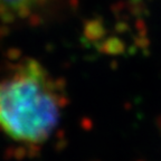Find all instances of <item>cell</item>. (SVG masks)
I'll list each match as a JSON object with an SVG mask.
<instances>
[{"label":"cell","mask_w":161,"mask_h":161,"mask_svg":"<svg viewBox=\"0 0 161 161\" xmlns=\"http://www.w3.org/2000/svg\"><path fill=\"white\" fill-rule=\"evenodd\" d=\"M63 92L35 59L21 62L0 77V131L27 144L48 140L59 123Z\"/></svg>","instance_id":"6da1fadb"},{"label":"cell","mask_w":161,"mask_h":161,"mask_svg":"<svg viewBox=\"0 0 161 161\" xmlns=\"http://www.w3.org/2000/svg\"><path fill=\"white\" fill-rule=\"evenodd\" d=\"M50 0H0V16H25Z\"/></svg>","instance_id":"7a4b0ae2"}]
</instances>
